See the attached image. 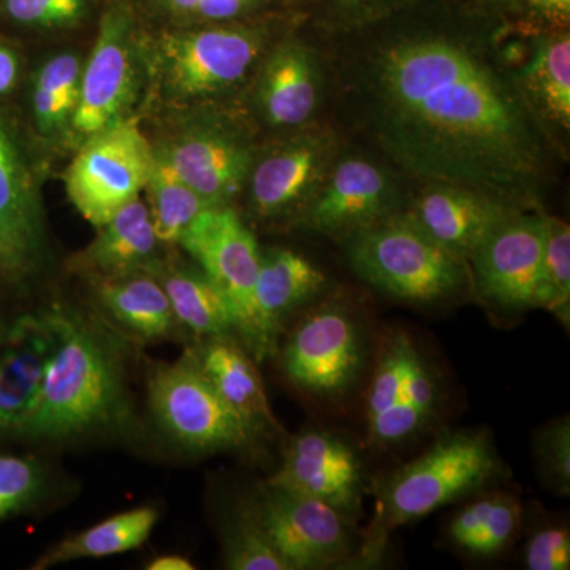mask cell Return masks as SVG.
I'll list each match as a JSON object with an SVG mask.
<instances>
[{
	"label": "cell",
	"mask_w": 570,
	"mask_h": 570,
	"mask_svg": "<svg viewBox=\"0 0 570 570\" xmlns=\"http://www.w3.org/2000/svg\"><path fill=\"white\" fill-rule=\"evenodd\" d=\"M137 86V51L130 22L122 11H108L91 58L82 67L80 99L70 122L73 132L88 140L127 119Z\"/></svg>",
	"instance_id": "obj_16"
},
{
	"label": "cell",
	"mask_w": 570,
	"mask_h": 570,
	"mask_svg": "<svg viewBox=\"0 0 570 570\" xmlns=\"http://www.w3.org/2000/svg\"><path fill=\"white\" fill-rule=\"evenodd\" d=\"M20 78V59L17 52L0 43V97L13 91Z\"/></svg>",
	"instance_id": "obj_43"
},
{
	"label": "cell",
	"mask_w": 570,
	"mask_h": 570,
	"mask_svg": "<svg viewBox=\"0 0 570 570\" xmlns=\"http://www.w3.org/2000/svg\"><path fill=\"white\" fill-rule=\"evenodd\" d=\"M223 550L227 569L288 570L287 562L273 547L249 502L236 510L225 527Z\"/></svg>",
	"instance_id": "obj_32"
},
{
	"label": "cell",
	"mask_w": 570,
	"mask_h": 570,
	"mask_svg": "<svg viewBox=\"0 0 570 570\" xmlns=\"http://www.w3.org/2000/svg\"><path fill=\"white\" fill-rule=\"evenodd\" d=\"M340 130L328 122L307 124L255 156L246 187L249 205L262 219L296 217L321 189L344 148Z\"/></svg>",
	"instance_id": "obj_8"
},
{
	"label": "cell",
	"mask_w": 570,
	"mask_h": 570,
	"mask_svg": "<svg viewBox=\"0 0 570 570\" xmlns=\"http://www.w3.org/2000/svg\"><path fill=\"white\" fill-rule=\"evenodd\" d=\"M401 178L384 160L343 148L295 224L347 242L356 232L406 208Z\"/></svg>",
	"instance_id": "obj_9"
},
{
	"label": "cell",
	"mask_w": 570,
	"mask_h": 570,
	"mask_svg": "<svg viewBox=\"0 0 570 570\" xmlns=\"http://www.w3.org/2000/svg\"><path fill=\"white\" fill-rule=\"evenodd\" d=\"M524 29H569L570 0H521Z\"/></svg>",
	"instance_id": "obj_41"
},
{
	"label": "cell",
	"mask_w": 570,
	"mask_h": 570,
	"mask_svg": "<svg viewBox=\"0 0 570 570\" xmlns=\"http://www.w3.org/2000/svg\"><path fill=\"white\" fill-rule=\"evenodd\" d=\"M344 243L356 275L401 302L431 305L471 292L468 261L439 245L406 209Z\"/></svg>",
	"instance_id": "obj_4"
},
{
	"label": "cell",
	"mask_w": 570,
	"mask_h": 570,
	"mask_svg": "<svg viewBox=\"0 0 570 570\" xmlns=\"http://www.w3.org/2000/svg\"><path fill=\"white\" fill-rule=\"evenodd\" d=\"M148 397L157 425L193 452L247 449L258 438L209 384L190 351L153 371Z\"/></svg>",
	"instance_id": "obj_6"
},
{
	"label": "cell",
	"mask_w": 570,
	"mask_h": 570,
	"mask_svg": "<svg viewBox=\"0 0 570 570\" xmlns=\"http://www.w3.org/2000/svg\"><path fill=\"white\" fill-rule=\"evenodd\" d=\"M154 154L213 206H228L245 190L257 156L246 132L223 119L190 127Z\"/></svg>",
	"instance_id": "obj_15"
},
{
	"label": "cell",
	"mask_w": 570,
	"mask_h": 570,
	"mask_svg": "<svg viewBox=\"0 0 570 570\" xmlns=\"http://www.w3.org/2000/svg\"><path fill=\"white\" fill-rule=\"evenodd\" d=\"M149 570H193L195 566L189 560L183 557H175V554H167V557H159L146 566Z\"/></svg>",
	"instance_id": "obj_44"
},
{
	"label": "cell",
	"mask_w": 570,
	"mask_h": 570,
	"mask_svg": "<svg viewBox=\"0 0 570 570\" xmlns=\"http://www.w3.org/2000/svg\"><path fill=\"white\" fill-rule=\"evenodd\" d=\"M145 190L154 232L165 245L178 243L195 217L213 206L157 157Z\"/></svg>",
	"instance_id": "obj_29"
},
{
	"label": "cell",
	"mask_w": 570,
	"mask_h": 570,
	"mask_svg": "<svg viewBox=\"0 0 570 570\" xmlns=\"http://www.w3.org/2000/svg\"><path fill=\"white\" fill-rule=\"evenodd\" d=\"M433 371L404 332L385 337L366 395L367 441L392 448L417 436L438 411Z\"/></svg>",
	"instance_id": "obj_10"
},
{
	"label": "cell",
	"mask_w": 570,
	"mask_h": 570,
	"mask_svg": "<svg viewBox=\"0 0 570 570\" xmlns=\"http://www.w3.org/2000/svg\"><path fill=\"white\" fill-rule=\"evenodd\" d=\"M404 209L439 245L464 261L498 225L523 212L493 195L453 184H420Z\"/></svg>",
	"instance_id": "obj_21"
},
{
	"label": "cell",
	"mask_w": 570,
	"mask_h": 570,
	"mask_svg": "<svg viewBox=\"0 0 570 570\" xmlns=\"http://www.w3.org/2000/svg\"><path fill=\"white\" fill-rule=\"evenodd\" d=\"M159 513L154 508H137L116 513L56 543L37 561V569L52 568L85 558H107L140 549L156 528Z\"/></svg>",
	"instance_id": "obj_28"
},
{
	"label": "cell",
	"mask_w": 570,
	"mask_h": 570,
	"mask_svg": "<svg viewBox=\"0 0 570 570\" xmlns=\"http://www.w3.org/2000/svg\"><path fill=\"white\" fill-rule=\"evenodd\" d=\"M43 246L39 184L13 124L0 112V273L21 283L36 272Z\"/></svg>",
	"instance_id": "obj_17"
},
{
	"label": "cell",
	"mask_w": 570,
	"mask_h": 570,
	"mask_svg": "<svg viewBox=\"0 0 570 570\" xmlns=\"http://www.w3.org/2000/svg\"><path fill=\"white\" fill-rule=\"evenodd\" d=\"M324 52L299 39L269 48L258 66L255 102L269 127L295 130L316 122L326 102Z\"/></svg>",
	"instance_id": "obj_19"
},
{
	"label": "cell",
	"mask_w": 570,
	"mask_h": 570,
	"mask_svg": "<svg viewBox=\"0 0 570 570\" xmlns=\"http://www.w3.org/2000/svg\"><path fill=\"white\" fill-rule=\"evenodd\" d=\"M499 475L502 463L485 433L459 431L439 439L419 459L377 480L373 520L363 531L355 561L374 564L397 528L474 493Z\"/></svg>",
	"instance_id": "obj_3"
},
{
	"label": "cell",
	"mask_w": 570,
	"mask_h": 570,
	"mask_svg": "<svg viewBox=\"0 0 570 570\" xmlns=\"http://www.w3.org/2000/svg\"><path fill=\"white\" fill-rule=\"evenodd\" d=\"M539 471L561 497L570 491V422L568 415L551 422L535 438Z\"/></svg>",
	"instance_id": "obj_36"
},
{
	"label": "cell",
	"mask_w": 570,
	"mask_h": 570,
	"mask_svg": "<svg viewBox=\"0 0 570 570\" xmlns=\"http://www.w3.org/2000/svg\"><path fill=\"white\" fill-rule=\"evenodd\" d=\"M82 66L71 52L41 67L33 82L32 111L40 132L55 134L71 122L80 99Z\"/></svg>",
	"instance_id": "obj_30"
},
{
	"label": "cell",
	"mask_w": 570,
	"mask_h": 570,
	"mask_svg": "<svg viewBox=\"0 0 570 570\" xmlns=\"http://www.w3.org/2000/svg\"><path fill=\"white\" fill-rule=\"evenodd\" d=\"M94 281L100 305L127 332L153 341L174 335L178 321L163 284L151 273Z\"/></svg>",
	"instance_id": "obj_26"
},
{
	"label": "cell",
	"mask_w": 570,
	"mask_h": 570,
	"mask_svg": "<svg viewBox=\"0 0 570 570\" xmlns=\"http://www.w3.org/2000/svg\"><path fill=\"white\" fill-rule=\"evenodd\" d=\"M45 317L52 333L50 358L20 436L59 442L124 425L130 406L118 337L67 307L55 306Z\"/></svg>",
	"instance_id": "obj_2"
},
{
	"label": "cell",
	"mask_w": 570,
	"mask_h": 570,
	"mask_svg": "<svg viewBox=\"0 0 570 570\" xmlns=\"http://www.w3.org/2000/svg\"><path fill=\"white\" fill-rule=\"evenodd\" d=\"M521 40L509 39L510 56L521 92L568 159L570 135L569 29H523Z\"/></svg>",
	"instance_id": "obj_20"
},
{
	"label": "cell",
	"mask_w": 570,
	"mask_h": 570,
	"mask_svg": "<svg viewBox=\"0 0 570 570\" xmlns=\"http://www.w3.org/2000/svg\"><path fill=\"white\" fill-rule=\"evenodd\" d=\"M326 277L305 255L291 249L261 253L254 285V332L249 352L264 358L275 348L285 318L316 298Z\"/></svg>",
	"instance_id": "obj_23"
},
{
	"label": "cell",
	"mask_w": 570,
	"mask_h": 570,
	"mask_svg": "<svg viewBox=\"0 0 570 570\" xmlns=\"http://www.w3.org/2000/svg\"><path fill=\"white\" fill-rule=\"evenodd\" d=\"M154 160L156 154L140 127L122 119L85 140L67 170V195L89 224L102 227L140 197Z\"/></svg>",
	"instance_id": "obj_7"
},
{
	"label": "cell",
	"mask_w": 570,
	"mask_h": 570,
	"mask_svg": "<svg viewBox=\"0 0 570 570\" xmlns=\"http://www.w3.org/2000/svg\"><path fill=\"white\" fill-rule=\"evenodd\" d=\"M163 284L176 321L200 337L236 335V318L223 292L200 268L168 266L151 273Z\"/></svg>",
	"instance_id": "obj_27"
},
{
	"label": "cell",
	"mask_w": 570,
	"mask_h": 570,
	"mask_svg": "<svg viewBox=\"0 0 570 570\" xmlns=\"http://www.w3.org/2000/svg\"><path fill=\"white\" fill-rule=\"evenodd\" d=\"M88 0H6L11 20L28 26H63L77 20Z\"/></svg>",
	"instance_id": "obj_38"
},
{
	"label": "cell",
	"mask_w": 570,
	"mask_h": 570,
	"mask_svg": "<svg viewBox=\"0 0 570 570\" xmlns=\"http://www.w3.org/2000/svg\"><path fill=\"white\" fill-rule=\"evenodd\" d=\"M249 505L288 570L355 561L354 523L332 505L268 483Z\"/></svg>",
	"instance_id": "obj_11"
},
{
	"label": "cell",
	"mask_w": 570,
	"mask_h": 570,
	"mask_svg": "<svg viewBox=\"0 0 570 570\" xmlns=\"http://www.w3.org/2000/svg\"><path fill=\"white\" fill-rule=\"evenodd\" d=\"M543 209L512 214L468 258L471 292L509 313L532 309L543 246Z\"/></svg>",
	"instance_id": "obj_13"
},
{
	"label": "cell",
	"mask_w": 570,
	"mask_h": 570,
	"mask_svg": "<svg viewBox=\"0 0 570 570\" xmlns=\"http://www.w3.org/2000/svg\"><path fill=\"white\" fill-rule=\"evenodd\" d=\"M47 475L29 456L0 455V521L32 508L43 494Z\"/></svg>",
	"instance_id": "obj_33"
},
{
	"label": "cell",
	"mask_w": 570,
	"mask_h": 570,
	"mask_svg": "<svg viewBox=\"0 0 570 570\" xmlns=\"http://www.w3.org/2000/svg\"><path fill=\"white\" fill-rule=\"evenodd\" d=\"M521 523V508L512 494L494 493L493 505L479 534L464 550L472 557L489 558L501 553L512 542Z\"/></svg>",
	"instance_id": "obj_37"
},
{
	"label": "cell",
	"mask_w": 570,
	"mask_h": 570,
	"mask_svg": "<svg viewBox=\"0 0 570 570\" xmlns=\"http://www.w3.org/2000/svg\"><path fill=\"white\" fill-rule=\"evenodd\" d=\"M171 17L190 24L246 21L269 9L275 0H159Z\"/></svg>",
	"instance_id": "obj_35"
},
{
	"label": "cell",
	"mask_w": 570,
	"mask_h": 570,
	"mask_svg": "<svg viewBox=\"0 0 570 570\" xmlns=\"http://www.w3.org/2000/svg\"><path fill=\"white\" fill-rule=\"evenodd\" d=\"M524 566L530 570H568L570 534L566 527H546L532 532L524 549Z\"/></svg>",
	"instance_id": "obj_39"
},
{
	"label": "cell",
	"mask_w": 570,
	"mask_h": 570,
	"mask_svg": "<svg viewBox=\"0 0 570 570\" xmlns=\"http://www.w3.org/2000/svg\"><path fill=\"white\" fill-rule=\"evenodd\" d=\"M411 0H311L321 32H343L387 17Z\"/></svg>",
	"instance_id": "obj_34"
},
{
	"label": "cell",
	"mask_w": 570,
	"mask_h": 570,
	"mask_svg": "<svg viewBox=\"0 0 570 570\" xmlns=\"http://www.w3.org/2000/svg\"><path fill=\"white\" fill-rule=\"evenodd\" d=\"M189 351L214 390L258 434L279 428L261 373L234 336L202 337Z\"/></svg>",
	"instance_id": "obj_25"
},
{
	"label": "cell",
	"mask_w": 570,
	"mask_h": 570,
	"mask_svg": "<svg viewBox=\"0 0 570 570\" xmlns=\"http://www.w3.org/2000/svg\"><path fill=\"white\" fill-rule=\"evenodd\" d=\"M272 48V32L247 21L205 24L164 33L153 51V70L167 99L204 102L245 85Z\"/></svg>",
	"instance_id": "obj_5"
},
{
	"label": "cell",
	"mask_w": 570,
	"mask_h": 570,
	"mask_svg": "<svg viewBox=\"0 0 570 570\" xmlns=\"http://www.w3.org/2000/svg\"><path fill=\"white\" fill-rule=\"evenodd\" d=\"M469 9L482 11L489 17L508 22L512 28L524 29L521 0H456Z\"/></svg>",
	"instance_id": "obj_42"
},
{
	"label": "cell",
	"mask_w": 570,
	"mask_h": 570,
	"mask_svg": "<svg viewBox=\"0 0 570 570\" xmlns=\"http://www.w3.org/2000/svg\"><path fill=\"white\" fill-rule=\"evenodd\" d=\"M159 245L148 206L138 197L99 227V235L75 257L73 265L92 279L153 273L163 264L157 257Z\"/></svg>",
	"instance_id": "obj_24"
},
{
	"label": "cell",
	"mask_w": 570,
	"mask_h": 570,
	"mask_svg": "<svg viewBox=\"0 0 570 570\" xmlns=\"http://www.w3.org/2000/svg\"><path fill=\"white\" fill-rule=\"evenodd\" d=\"M178 245L230 303L236 335L249 351L254 332V285L261 266V250L249 228L230 206H212L195 217Z\"/></svg>",
	"instance_id": "obj_12"
},
{
	"label": "cell",
	"mask_w": 570,
	"mask_h": 570,
	"mask_svg": "<svg viewBox=\"0 0 570 570\" xmlns=\"http://www.w3.org/2000/svg\"><path fill=\"white\" fill-rule=\"evenodd\" d=\"M494 493L469 502L463 509L450 520L449 539L453 546L460 550H466L471 540L479 534L489 517L491 505H493Z\"/></svg>",
	"instance_id": "obj_40"
},
{
	"label": "cell",
	"mask_w": 570,
	"mask_h": 570,
	"mask_svg": "<svg viewBox=\"0 0 570 570\" xmlns=\"http://www.w3.org/2000/svg\"><path fill=\"white\" fill-rule=\"evenodd\" d=\"M362 365V346L354 317L343 305L325 303L292 330L283 351L285 374L307 393L343 395Z\"/></svg>",
	"instance_id": "obj_14"
},
{
	"label": "cell",
	"mask_w": 570,
	"mask_h": 570,
	"mask_svg": "<svg viewBox=\"0 0 570 570\" xmlns=\"http://www.w3.org/2000/svg\"><path fill=\"white\" fill-rule=\"evenodd\" d=\"M513 29L460 2L411 0L324 33L326 99L340 126L403 178L542 208L566 157L521 92Z\"/></svg>",
	"instance_id": "obj_1"
},
{
	"label": "cell",
	"mask_w": 570,
	"mask_h": 570,
	"mask_svg": "<svg viewBox=\"0 0 570 570\" xmlns=\"http://www.w3.org/2000/svg\"><path fill=\"white\" fill-rule=\"evenodd\" d=\"M51 344L45 313L0 322V436L21 434L31 417Z\"/></svg>",
	"instance_id": "obj_22"
},
{
	"label": "cell",
	"mask_w": 570,
	"mask_h": 570,
	"mask_svg": "<svg viewBox=\"0 0 570 570\" xmlns=\"http://www.w3.org/2000/svg\"><path fill=\"white\" fill-rule=\"evenodd\" d=\"M268 485L325 502L352 523L362 512L365 475L362 461L346 442L326 431L296 434Z\"/></svg>",
	"instance_id": "obj_18"
},
{
	"label": "cell",
	"mask_w": 570,
	"mask_h": 570,
	"mask_svg": "<svg viewBox=\"0 0 570 570\" xmlns=\"http://www.w3.org/2000/svg\"><path fill=\"white\" fill-rule=\"evenodd\" d=\"M543 246L534 307L549 311L566 328L570 324V227L543 213Z\"/></svg>",
	"instance_id": "obj_31"
}]
</instances>
